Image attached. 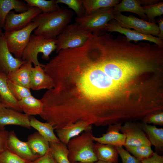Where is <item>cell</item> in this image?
<instances>
[{
    "instance_id": "f35d334b",
    "label": "cell",
    "mask_w": 163,
    "mask_h": 163,
    "mask_svg": "<svg viewBox=\"0 0 163 163\" xmlns=\"http://www.w3.org/2000/svg\"><path fill=\"white\" fill-rule=\"evenodd\" d=\"M141 163H163V156L153 152L150 157L141 161Z\"/></svg>"
},
{
    "instance_id": "f6af8a7d",
    "label": "cell",
    "mask_w": 163,
    "mask_h": 163,
    "mask_svg": "<svg viewBox=\"0 0 163 163\" xmlns=\"http://www.w3.org/2000/svg\"></svg>"
},
{
    "instance_id": "5bb4252c",
    "label": "cell",
    "mask_w": 163,
    "mask_h": 163,
    "mask_svg": "<svg viewBox=\"0 0 163 163\" xmlns=\"http://www.w3.org/2000/svg\"><path fill=\"white\" fill-rule=\"evenodd\" d=\"M7 148L10 151L21 158L33 161L40 156L34 154L31 150L27 142L19 139L14 130L8 133Z\"/></svg>"
},
{
    "instance_id": "e575fe53",
    "label": "cell",
    "mask_w": 163,
    "mask_h": 163,
    "mask_svg": "<svg viewBox=\"0 0 163 163\" xmlns=\"http://www.w3.org/2000/svg\"><path fill=\"white\" fill-rule=\"evenodd\" d=\"M157 111L152 113L145 116L142 120L143 123L148 124L152 123L154 125L163 126V113Z\"/></svg>"
},
{
    "instance_id": "8d00e7d4",
    "label": "cell",
    "mask_w": 163,
    "mask_h": 163,
    "mask_svg": "<svg viewBox=\"0 0 163 163\" xmlns=\"http://www.w3.org/2000/svg\"><path fill=\"white\" fill-rule=\"evenodd\" d=\"M8 133L5 128L0 127V153L8 149Z\"/></svg>"
},
{
    "instance_id": "83f0119b",
    "label": "cell",
    "mask_w": 163,
    "mask_h": 163,
    "mask_svg": "<svg viewBox=\"0 0 163 163\" xmlns=\"http://www.w3.org/2000/svg\"><path fill=\"white\" fill-rule=\"evenodd\" d=\"M49 144L52 154L58 163H71L67 145L61 142H49Z\"/></svg>"
},
{
    "instance_id": "60d3db41",
    "label": "cell",
    "mask_w": 163,
    "mask_h": 163,
    "mask_svg": "<svg viewBox=\"0 0 163 163\" xmlns=\"http://www.w3.org/2000/svg\"><path fill=\"white\" fill-rule=\"evenodd\" d=\"M141 5H148L155 4L159 2V0H140Z\"/></svg>"
},
{
    "instance_id": "7bdbcfd3",
    "label": "cell",
    "mask_w": 163,
    "mask_h": 163,
    "mask_svg": "<svg viewBox=\"0 0 163 163\" xmlns=\"http://www.w3.org/2000/svg\"><path fill=\"white\" fill-rule=\"evenodd\" d=\"M93 163H114L107 162L103 161H101L100 160H98L97 161Z\"/></svg>"
},
{
    "instance_id": "6da1fadb",
    "label": "cell",
    "mask_w": 163,
    "mask_h": 163,
    "mask_svg": "<svg viewBox=\"0 0 163 163\" xmlns=\"http://www.w3.org/2000/svg\"><path fill=\"white\" fill-rule=\"evenodd\" d=\"M57 85L60 103L73 121L96 126L115 117V94L121 89L104 69L93 41L64 51Z\"/></svg>"
},
{
    "instance_id": "52a82bcc",
    "label": "cell",
    "mask_w": 163,
    "mask_h": 163,
    "mask_svg": "<svg viewBox=\"0 0 163 163\" xmlns=\"http://www.w3.org/2000/svg\"><path fill=\"white\" fill-rule=\"evenodd\" d=\"M38 26L37 22L32 21L20 30L5 31L4 34L8 48L15 57L21 58L24 51L29 42L31 33Z\"/></svg>"
},
{
    "instance_id": "3957f363",
    "label": "cell",
    "mask_w": 163,
    "mask_h": 163,
    "mask_svg": "<svg viewBox=\"0 0 163 163\" xmlns=\"http://www.w3.org/2000/svg\"><path fill=\"white\" fill-rule=\"evenodd\" d=\"M92 129L83 132L69 141L67 148L71 163H93L98 160L93 150Z\"/></svg>"
},
{
    "instance_id": "ba28073f",
    "label": "cell",
    "mask_w": 163,
    "mask_h": 163,
    "mask_svg": "<svg viewBox=\"0 0 163 163\" xmlns=\"http://www.w3.org/2000/svg\"><path fill=\"white\" fill-rule=\"evenodd\" d=\"M113 19L122 27L133 29L139 33L158 37V26L154 22L139 19L133 15L126 16L122 13L114 14Z\"/></svg>"
},
{
    "instance_id": "ffe728a7",
    "label": "cell",
    "mask_w": 163,
    "mask_h": 163,
    "mask_svg": "<svg viewBox=\"0 0 163 163\" xmlns=\"http://www.w3.org/2000/svg\"><path fill=\"white\" fill-rule=\"evenodd\" d=\"M93 147L94 152L98 160L118 163L119 155L115 146L97 142L94 143Z\"/></svg>"
},
{
    "instance_id": "cb8c5ba5",
    "label": "cell",
    "mask_w": 163,
    "mask_h": 163,
    "mask_svg": "<svg viewBox=\"0 0 163 163\" xmlns=\"http://www.w3.org/2000/svg\"><path fill=\"white\" fill-rule=\"evenodd\" d=\"M32 152L42 156L50 149L49 142L38 132L30 135L27 141Z\"/></svg>"
},
{
    "instance_id": "4fadbf2b",
    "label": "cell",
    "mask_w": 163,
    "mask_h": 163,
    "mask_svg": "<svg viewBox=\"0 0 163 163\" xmlns=\"http://www.w3.org/2000/svg\"><path fill=\"white\" fill-rule=\"evenodd\" d=\"M30 116L15 109L4 107L0 110V127L15 125L30 129Z\"/></svg>"
},
{
    "instance_id": "b9f144b4",
    "label": "cell",
    "mask_w": 163,
    "mask_h": 163,
    "mask_svg": "<svg viewBox=\"0 0 163 163\" xmlns=\"http://www.w3.org/2000/svg\"><path fill=\"white\" fill-rule=\"evenodd\" d=\"M6 107L2 99L0 97V110L3 108Z\"/></svg>"
},
{
    "instance_id": "ee69618b",
    "label": "cell",
    "mask_w": 163,
    "mask_h": 163,
    "mask_svg": "<svg viewBox=\"0 0 163 163\" xmlns=\"http://www.w3.org/2000/svg\"><path fill=\"white\" fill-rule=\"evenodd\" d=\"M2 33V31L1 28L0 27V36L1 35Z\"/></svg>"
},
{
    "instance_id": "f546056e",
    "label": "cell",
    "mask_w": 163,
    "mask_h": 163,
    "mask_svg": "<svg viewBox=\"0 0 163 163\" xmlns=\"http://www.w3.org/2000/svg\"><path fill=\"white\" fill-rule=\"evenodd\" d=\"M124 146L127 151L141 161L150 157L153 152L151 145H144L136 146Z\"/></svg>"
},
{
    "instance_id": "d6a6232c",
    "label": "cell",
    "mask_w": 163,
    "mask_h": 163,
    "mask_svg": "<svg viewBox=\"0 0 163 163\" xmlns=\"http://www.w3.org/2000/svg\"><path fill=\"white\" fill-rule=\"evenodd\" d=\"M57 4H65L74 11L77 18L82 17L85 14V10L82 0H56Z\"/></svg>"
},
{
    "instance_id": "ab89813d",
    "label": "cell",
    "mask_w": 163,
    "mask_h": 163,
    "mask_svg": "<svg viewBox=\"0 0 163 163\" xmlns=\"http://www.w3.org/2000/svg\"><path fill=\"white\" fill-rule=\"evenodd\" d=\"M158 27L159 30V34L158 37L160 39L163 40V19L161 18L158 21Z\"/></svg>"
},
{
    "instance_id": "4dcf8cb0",
    "label": "cell",
    "mask_w": 163,
    "mask_h": 163,
    "mask_svg": "<svg viewBox=\"0 0 163 163\" xmlns=\"http://www.w3.org/2000/svg\"><path fill=\"white\" fill-rule=\"evenodd\" d=\"M7 83L12 94L18 101L32 95L30 88L16 84L8 79Z\"/></svg>"
},
{
    "instance_id": "5b68a950",
    "label": "cell",
    "mask_w": 163,
    "mask_h": 163,
    "mask_svg": "<svg viewBox=\"0 0 163 163\" xmlns=\"http://www.w3.org/2000/svg\"><path fill=\"white\" fill-rule=\"evenodd\" d=\"M92 33L81 28L76 22L68 24L55 39L56 52L82 46L86 42Z\"/></svg>"
},
{
    "instance_id": "74e56055",
    "label": "cell",
    "mask_w": 163,
    "mask_h": 163,
    "mask_svg": "<svg viewBox=\"0 0 163 163\" xmlns=\"http://www.w3.org/2000/svg\"><path fill=\"white\" fill-rule=\"evenodd\" d=\"M33 163H58L52 155L50 149L44 155L40 156Z\"/></svg>"
},
{
    "instance_id": "ac0fdd59",
    "label": "cell",
    "mask_w": 163,
    "mask_h": 163,
    "mask_svg": "<svg viewBox=\"0 0 163 163\" xmlns=\"http://www.w3.org/2000/svg\"><path fill=\"white\" fill-rule=\"evenodd\" d=\"M29 6L24 1L0 0V27L3 28L8 14L13 10L20 13L27 11Z\"/></svg>"
},
{
    "instance_id": "484cf974",
    "label": "cell",
    "mask_w": 163,
    "mask_h": 163,
    "mask_svg": "<svg viewBox=\"0 0 163 163\" xmlns=\"http://www.w3.org/2000/svg\"><path fill=\"white\" fill-rule=\"evenodd\" d=\"M18 103L22 112L30 116L39 115L42 112L43 104L41 100L32 95L18 101Z\"/></svg>"
},
{
    "instance_id": "f1b7e54d",
    "label": "cell",
    "mask_w": 163,
    "mask_h": 163,
    "mask_svg": "<svg viewBox=\"0 0 163 163\" xmlns=\"http://www.w3.org/2000/svg\"><path fill=\"white\" fill-rule=\"evenodd\" d=\"M24 1L29 7H34L40 9L42 13L52 12L60 8L56 2V0H24Z\"/></svg>"
},
{
    "instance_id": "d4e9b609",
    "label": "cell",
    "mask_w": 163,
    "mask_h": 163,
    "mask_svg": "<svg viewBox=\"0 0 163 163\" xmlns=\"http://www.w3.org/2000/svg\"><path fill=\"white\" fill-rule=\"evenodd\" d=\"M30 121L31 127L36 129L49 142H61L54 133L53 126L50 123L41 122L32 116H30Z\"/></svg>"
},
{
    "instance_id": "8992f818",
    "label": "cell",
    "mask_w": 163,
    "mask_h": 163,
    "mask_svg": "<svg viewBox=\"0 0 163 163\" xmlns=\"http://www.w3.org/2000/svg\"><path fill=\"white\" fill-rule=\"evenodd\" d=\"M113 7L102 8L89 14L76 17L75 22L82 29L92 33H104L107 24L113 19Z\"/></svg>"
},
{
    "instance_id": "8fae6325",
    "label": "cell",
    "mask_w": 163,
    "mask_h": 163,
    "mask_svg": "<svg viewBox=\"0 0 163 163\" xmlns=\"http://www.w3.org/2000/svg\"><path fill=\"white\" fill-rule=\"evenodd\" d=\"M120 131L126 136L124 145L139 146L151 144L142 129L141 123L129 121L124 123L121 126Z\"/></svg>"
},
{
    "instance_id": "30bf717a",
    "label": "cell",
    "mask_w": 163,
    "mask_h": 163,
    "mask_svg": "<svg viewBox=\"0 0 163 163\" xmlns=\"http://www.w3.org/2000/svg\"><path fill=\"white\" fill-rule=\"evenodd\" d=\"M105 29L108 32H117L123 35L130 41H134L136 43L137 42L146 41L152 42L160 47H163V41L158 37L144 34L133 30L122 27L113 19L107 23Z\"/></svg>"
},
{
    "instance_id": "277c9868",
    "label": "cell",
    "mask_w": 163,
    "mask_h": 163,
    "mask_svg": "<svg viewBox=\"0 0 163 163\" xmlns=\"http://www.w3.org/2000/svg\"><path fill=\"white\" fill-rule=\"evenodd\" d=\"M56 48L55 39H47L43 36L31 34L21 59L24 61L30 62L34 66L42 67L43 64L39 62L38 59L39 53H42L43 59L48 60L50 56Z\"/></svg>"
},
{
    "instance_id": "7c38bea8",
    "label": "cell",
    "mask_w": 163,
    "mask_h": 163,
    "mask_svg": "<svg viewBox=\"0 0 163 163\" xmlns=\"http://www.w3.org/2000/svg\"><path fill=\"white\" fill-rule=\"evenodd\" d=\"M25 62L13 56L8 48L2 33L0 36V71L8 75L16 70Z\"/></svg>"
},
{
    "instance_id": "44dd1931",
    "label": "cell",
    "mask_w": 163,
    "mask_h": 163,
    "mask_svg": "<svg viewBox=\"0 0 163 163\" xmlns=\"http://www.w3.org/2000/svg\"><path fill=\"white\" fill-rule=\"evenodd\" d=\"M32 63L26 62L18 69L8 75V79L16 84L30 88Z\"/></svg>"
},
{
    "instance_id": "d6986e66",
    "label": "cell",
    "mask_w": 163,
    "mask_h": 163,
    "mask_svg": "<svg viewBox=\"0 0 163 163\" xmlns=\"http://www.w3.org/2000/svg\"><path fill=\"white\" fill-rule=\"evenodd\" d=\"M8 80L7 75L0 71V97L6 107L22 112L18 101L14 97L10 91L8 84Z\"/></svg>"
},
{
    "instance_id": "9c48e42d",
    "label": "cell",
    "mask_w": 163,
    "mask_h": 163,
    "mask_svg": "<svg viewBox=\"0 0 163 163\" xmlns=\"http://www.w3.org/2000/svg\"><path fill=\"white\" fill-rule=\"evenodd\" d=\"M42 13L39 9L29 7L26 11L18 14L13 11L7 15L3 28L5 31H11L20 30L31 22L33 19Z\"/></svg>"
},
{
    "instance_id": "7a4b0ae2",
    "label": "cell",
    "mask_w": 163,
    "mask_h": 163,
    "mask_svg": "<svg viewBox=\"0 0 163 163\" xmlns=\"http://www.w3.org/2000/svg\"><path fill=\"white\" fill-rule=\"evenodd\" d=\"M73 15L72 10L64 8L52 12L41 13L32 21L38 24L34 34L43 36L47 39H55L69 24Z\"/></svg>"
},
{
    "instance_id": "603a6c76",
    "label": "cell",
    "mask_w": 163,
    "mask_h": 163,
    "mask_svg": "<svg viewBox=\"0 0 163 163\" xmlns=\"http://www.w3.org/2000/svg\"><path fill=\"white\" fill-rule=\"evenodd\" d=\"M143 130L147 135L151 145L157 152H162L163 149V128L144 123H141Z\"/></svg>"
},
{
    "instance_id": "e0dca14e",
    "label": "cell",
    "mask_w": 163,
    "mask_h": 163,
    "mask_svg": "<svg viewBox=\"0 0 163 163\" xmlns=\"http://www.w3.org/2000/svg\"><path fill=\"white\" fill-rule=\"evenodd\" d=\"M53 84L50 77L45 72L42 66H34L31 68L30 88L34 91L50 89Z\"/></svg>"
},
{
    "instance_id": "d590c367",
    "label": "cell",
    "mask_w": 163,
    "mask_h": 163,
    "mask_svg": "<svg viewBox=\"0 0 163 163\" xmlns=\"http://www.w3.org/2000/svg\"><path fill=\"white\" fill-rule=\"evenodd\" d=\"M118 155L121 158L122 163H141V161L131 155L123 148V146L116 147Z\"/></svg>"
},
{
    "instance_id": "4316f807",
    "label": "cell",
    "mask_w": 163,
    "mask_h": 163,
    "mask_svg": "<svg viewBox=\"0 0 163 163\" xmlns=\"http://www.w3.org/2000/svg\"><path fill=\"white\" fill-rule=\"evenodd\" d=\"M85 10V14L88 15L100 9L113 7L120 0H82Z\"/></svg>"
},
{
    "instance_id": "836d02e7",
    "label": "cell",
    "mask_w": 163,
    "mask_h": 163,
    "mask_svg": "<svg viewBox=\"0 0 163 163\" xmlns=\"http://www.w3.org/2000/svg\"><path fill=\"white\" fill-rule=\"evenodd\" d=\"M32 162L21 158L8 149L0 153V163H33Z\"/></svg>"
},
{
    "instance_id": "1f68e13d",
    "label": "cell",
    "mask_w": 163,
    "mask_h": 163,
    "mask_svg": "<svg viewBox=\"0 0 163 163\" xmlns=\"http://www.w3.org/2000/svg\"><path fill=\"white\" fill-rule=\"evenodd\" d=\"M144 12L148 20L152 22L155 18L163 14V2H159L152 5L143 6Z\"/></svg>"
},
{
    "instance_id": "7402d4cb",
    "label": "cell",
    "mask_w": 163,
    "mask_h": 163,
    "mask_svg": "<svg viewBox=\"0 0 163 163\" xmlns=\"http://www.w3.org/2000/svg\"><path fill=\"white\" fill-rule=\"evenodd\" d=\"M114 14L129 12L135 14L142 19L147 21L140 0H123L113 7Z\"/></svg>"
},
{
    "instance_id": "2e32d148",
    "label": "cell",
    "mask_w": 163,
    "mask_h": 163,
    "mask_svg": "<svg viewBox=\"0 0 163 163\" xmlns=\"http://www.w3.org/2000/svg\"><path fill=\"white\" fill-rule=\"evenodd\" d=\"M92 128V125L79 121L70 124L62 128L56 129V132L60 141L67 145L71 139L79 135L82 132Z\"/></svg>"
},
{
    "instance_id": "9a60e30c",
    "label": "cell",
    "mask_w": 163,
    "mask_h": 163,
    "mask_svg": "<svg viewBox=\"0 0 163 163\" xmlns=\"http://www.w3.org/2000/svg\"><path fill=\"white\" fill-rule=\"evenodd\" d=\"M122 125L121 123L109 125L106 133L102 134L101 136L96 137L93 136L94 141L102 144L112 145L116 147L124 146L126 136L120 132Z\"/></svg>"
}]
</instances>
